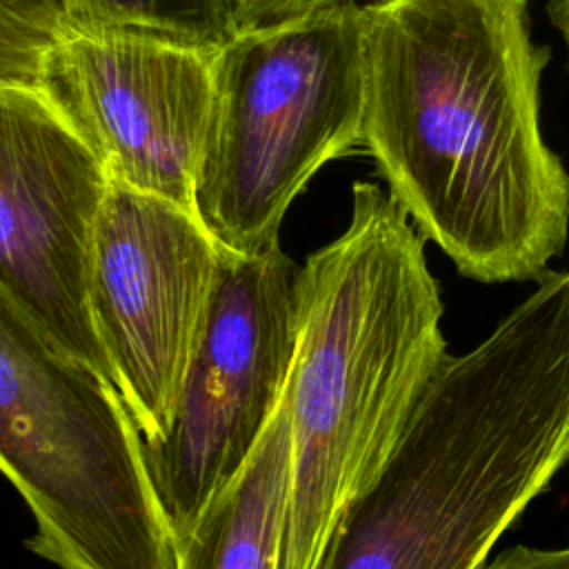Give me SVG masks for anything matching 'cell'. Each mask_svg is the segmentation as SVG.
I'll use <instances>...</instances> for the list:
<instances>
[{"label": "cell", "mask_w": 569, "mask_h": 569, "mask_svg": "<svg viewBox=\"0 0 569 569\" xmlns=\"http://www.w3.org/2000/svg\"><path fill=\"white\" fill-rule=\"evenodd\" d=\"M551 49L527 0L365 4L362 149L471 280L525 282L569 238V171L540 131Z\"/></svg>", "instance_id": "obj_1"}, {"label": "cell", "mask_w": 569, "mask_h": 569, "mask_svg": "<svg viewBox=\"0 0 569 569\" xmlns=\"http://www.w3.org/2000/svg\"><path fill=\"white\" fill-rule=\"evenodd\" d=\"M569 462V269L445 360L316 569H480Z\"/></svg>", "instance_id": "obj_2"}, {"label": "cell", "mask_w": 569, "mask_h": 569, "mask_svg": "<svg viewBox=\"0 0 569 569\" xmlns=\"http://www.w3.org/2000/svg\"><path fill=\"white\" fill-rule=\"evenodd\" d=\"M425 238L378 182L351 187L345 231L298 271L287 385L291 496L282 569H316L449 358Z\"/></svg>", "instance_id": "obj_3"}, {"label": "cell", "mask_w": 569, "mask_h": 569, "mask_svg": "<svg viewBox=\"0 0 569 569\" xmlns=\"http://www.w3.org/2000/svg\"><path fill=\"white\" fill-rule=\"evenodd\" d=\"M0 473L58 569H176L144 440L113 382L62 349L0 282Z\"/></svg>", "instance_id": "obj_4"}, {"label": "cell", "mask_w": 569, "mask_h": 569, "mask_svg": "<svg viewBox=\"0 0 569 569\" xmlns=\"http://www.w3.org/2000/svg\"><path fill=\"white\" fill-rule=\"evenodd\" d=\"M365 4L238 31L213 51L193 207L216 242L258 256L331 160L362 147Z\"/></svg>", "instance_id": "obj_5"}, {"label": "cell", "mask_w": 569, "mask_h": 569, "mask_svg": "<svg viewBox=\"0 0 569 569\" xmlns=\"http://www.w3.org/2000/svg\"><path fill=\"white\" fill-rule=\"evenodd\" d=\"M298 271L280 244L258 256L222 253L171 425L144 442L173 542L238 473L284 396L298 345Z\"/></svg>", "instance_id": "obj_6"}, {"label": "cell", "mask_w": 569, "mask_h": 569, "mask_svg": "<svg viewBox=\"0 0 569 569\" xmlns=\"http://www.w3.org/2000/svg\"><path fill=\"white\" fill-rule=\"evenodd\" d=\"M222 253L193 211L109 180L91 236L89 305L116 389L144 442L171 425Z\"/></svg>", "instance_id": "obj_7"}, {"label": "cell", "mask_w": 569, "mask_h": 569, "mask_svg": "<svg viewBox=\"0 0 569 569\" xmlns=\"http://www.w3.org/2000/svg\"><path fill=\"white\" fill-rule=\"evenodd\" d=\"M213 51L140 29H67L47 47L38 87L109 180L196 213Z\"/></svg>", "instance_id": "obj_8"}, {"label": "cell", "mask_w": 569, "mask_h": 569, "mask_svg": "<svg viewBox=\"0 0 569 569\" xmlns=\"http://www.w3.org/2000/svg\"><path fill=\"white\" fill-rule=\"evenodd\" d=\"M107 184L96 153L38 84L0 80V282L62 349L113 382L89 305Z\"/></svg>", "instance_id": "obj_9"}, {"label": "cell", "mask_w": 569, "mask_h": 569, "mask_svg": "<svg viewBox=\"0 0 569 569\" xmlns=\"http://www.w3.org/2000/svg\"><path fill=\"white\" fill-rule=\"evenodd\" d=\"M291 456L284 389L251 456L176 540V569H282Z\"/></svg>", "instance_id": "obj_10"}, {"label": "cell", "mask_w": 569, "mask_h": 569, "mask_svg": "<svg viewBox=\"0 0 569 569\" xmlns=\"http://www.w3.org/2000/svg\"><path fill=\"white\" fill-rule=\"evenodd\" d=\"M62 4L67 29H140L207 49H218L236 33L231 0H62Z\"/></svg>", "instance_id": "obj_11"}, {"label": "cell", "mask_w": 569, "mask_h": 569, "mask_svg": "<svg viewBox=\"0 0 569 569\" xmlns=\"http://www.w3.org/2000/svg\"><path fill=\"white\" fill-rule=\"evenodd\" d=\"M53 36L0 13V80L38 84L40 67Z\"/></svg>", "instance_id": "obj_12"}, {"label": "cell", "mask_w": 569, "mask_h": 569, "mask_svg": "<svg viewBox=\"0 0 569 569\" xmlns=\"http://www.w3.org/2000/svg\"><path fill=\"white\" fill-rule=\"evenodd\" d=\"M342 2H358V0H231L236 33L287 24V22L307 18L311 13L338 7ZM387 2L391 0H365L362 4L380 7Z\"/></svg>", "instance_id": "obj_13"}, {"label": "cell", "mask_w": 569, "mask_h": 569, "mask_svg": "<svg viewBox=\"0 0 569 569\" xmlns=\"http://www.w3.org/2000/svg\"><path fill=\"white\" fill-rule=\"evenodd\" d=\"M0 13L53 38L67 29L62 0H0Z\"/></svg>", "instance_id": "obj_14"}, {"label": "cell", "mask_w": 569, "mask_h": 569, "mask_svg": "<svg viewBox=\"0 0 569 569\" xmlns=\"http://www.w3.org/2000/svg\"><path fill=\"white\" fill-rule=\"evenodd\" d=\"M480 569H569V545L553 549L518 545L487 560Z\"/></svg>", "instance_id": "obj_15"}, {"label": "cell", "mask_w": 569, "mask_h": 569, "mask_svg": "<svg viewBox=\"0 0 569 569\" xmlns=\"http://www.w3.org/2000/svg\"><path fill=\"white\" fill-rule=\"evenodd\" d=\"M547 16H549V22L562 36V42H565L567 56H569V0H549Z\"/></svg>", "instance_id": "obj_16"}]
</instances>
